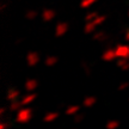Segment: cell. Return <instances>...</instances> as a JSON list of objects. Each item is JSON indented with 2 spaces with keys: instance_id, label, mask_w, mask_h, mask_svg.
<instances>
[{
  "instance_id": "22",
  "label": "cell",
  "mask_w": 129,
  "mask_h": 129,
  "mask_svg": "<svg viewBox=\"0 0 129 129\" xmlns=\"http://www.w3.org/2000/svg\"><path fill=\"white\" fill-rule=\"evenodd\" d=\"M105 20H106V16H104V14H99V16H98L94 20H92V22L96 24L97 26H98V25H102V24L104 23Z\"/></svg>"
},
{
  "instance_id": "9",
  "label": "cell",
  "mask_w": 129,
  "mask_h": 129,
  "mask_svg": "<svg viewBox=\"0 0 129 129\" xmlns=\"http://www.w3.org/2000/svg\"><path fill=\"white\" fill-rule=\"evenodd\" d=\"M94 41L99 42V43H104L105 41L109 40V35L106 34L105 31H94L93 32V37Z\"/></svg>"
},
{
  "instance_id": "11",
  "label": "cell",
  "mask_w": 129,
  "mask_h": 129,
  "mask_svg": "<svg viewBox=\"0 0 129 129\" xmlns=\"http://www.w3.org/2000/svg\"><path fill=\"white\" fill-rule=\"evenodd\" d=\"M59 116H60V114H59L57 111H50V112H48V114L44 115V117H43V122H46V123L54 122L55 120L59 118Z\"/></svg>"
},
{
  "instance_id": "17",
  "label": "cell",
  "mask_w": 129,
  "mask_h": 129,
  "mask_svg": "<svg viewBox=\"0 0 129 129\" xmlns=\"http://www.w3.org/2000/svg\"><path fill=\"white\" fill-rule=\"evenodd\" d=\"M96 28H97V25L93 23V22H85L84 32H85V34H87V35H90V34H93V32L96 31Z\"/></svg>"
},
{
  "instance_id": "26",
  "label": "cell",
  "mask_w": 129,
  "mask_h": 129,
  "mask_svg": "<svg viewBox=\"0 0 129 129\" xmlns=\"http://www.w3.org/2000/svg\"><path fill=\"white\" fill-rule=\"evenodd\" d=\"M11 122H5V120L1 121V123H0V129H6L7 127H11Z\"/></svg>"
},
{
  "instance_id": "2",
  "label": "cell",
  "mask_w": 129,
  "mask_h": 129,
  "mask_svg": "<svg viewBox=\"0 0 129 129\" xmlns=\"http://www.w3.org/2000/svg\"><path fill=\"white\" fill-rule=\"evenodd\" d=\"M115 50L117 59L123 57V59H128L129 60V44H117L115 47Z\"/></svg>"
},
{
  "instance_id": "12",
  "label": "cell",
  "mask_w": 129,
  "mask_h": 129,
  "mask_svg": "<svg viewBox=\"0 0 129 129\" xmlns=\"http://www.w3.org/2000/svg\"><path fill=\"white\" fill-rule=\"evenodd\" d=\"M36 98H37V93L29 92L26 96H24L23 98H22V103H23L24 106H26V105H29V104H31V103L35 101Z\"/></svg>"
},
{
  "instance_id": "25",
  "label": "cell",
  "mask_w": 129,
  "mask_h": 129,
  "mask_svg": "<svg viewBox=\"0 0 129 129\" xmlns=\"http://www.w3.org/2000/svg\"><path fill=\"white\" fill-rule=\"evenodd\" d=\"M129 87V81H123V83H121L120 85H118V91H124V90H127V88Z\"/></svg>"
},
{
  "instance_id": "23",
  "label": "cell",
  "mask_w": 129,
  "mask_h": 129,
  "mask_svg": "<svg viewBox=\"0 0 129 129\" xmlns=\"http://www.w3.org/2000/svg\"><path fill=\"white\" fill-rule=\"evenodd\" d=\"M81 67H83L84 73L87 74V75H91V72H92V69H91V67H90V64H88L87 62L83 61V62H81Z\"/></svg>"
},
{
  "instance_id": "19",
  "label": "cell",
  "mask_w": 129,
  "mask_h": 129,
  "mask_svg": "<svg viewBox=\"0 0 129 129\" xmlns=\"http://www.w3.org/2000/svg\"><path fill=\"white\" fill-rule=\"evenodd\" d=\"M37 16H38V12L35 11V10H29L26 11V13H25V18L28 19V20H34V19L37 18Z\"/></svg>"
},
{
  "instance_id": "20",
  "label": "cell",
  "mask_w": 129,
  "mask_h": 129,
  "mask_svg": "<svg viewBox=\"0 0 129 129\" xmlns=\"http://www.w3.org/2000/svg\"><path fill=\"white\" fill-rule=\"evenodd\" d=\"M98 0H81L80 3V7L81 9H88L90 6H92L94 3H97Z\"/></svg>"
},
{
  "instance_id": "10",
  "label": "cell",
  "mask_w": 129,
  "mask_h": 129,
  "mask_svg": "<svg viewBox=\"0 0 129 129\" xmlns=\"http://www.w3.org/2000/svg\"><path fill=\"white\" fill-rule=\"evenodd\" d=\"M116 66L123 72L129 71V60L128 59H123V57H118L116 60Z\"/></svg>"
},
{
  "instance_id": "14",
  "label": "cell",
  "mask_w": 129,
  "mask_h": 129,
  "mask_svg": "<svg viewBox=\"0 0 129 129\" xmlns=\"http://www.w3.org/2000/svg\"><path fill=\"white\" fill-rule=\"evenodd\" d=\"M79 111H80V106L79 105H69L64 110V114L67 116H75Z\"/></svg>"
},
{
  "instance_id": "3",
  "label": "cell",
  "mask_w": 129,
  "mask_h": 129,
  "mask_svg": "<svg viewBox=\"0 0 129 129\" xmlns=\"http://www.w3.org/2000/svg\"><path fill=\"white\" fill-rule=\"evenodd\" d=\"M40 60H41V57H40V54L37 51H29L26 54V63H28L29 67L37 66Z\"/></svg>"
},
{
  "instance_id": "30",
  "label": "cell",
  "mask_w": 129,
  "mask_h": 129,
  "mask_svg": "<svg viewBox=\"0 0 129 129\" xmlns=\"http://www.w3.org/2000/svg\"><path fill=\"white\" fill-rule=\"evenodd\" d=\"M20 42H22V40H17V41H16V44H20Z\"/></svg>"
},
{
  "instance_id": "5",
  "label": "cell",
  "mask_w": 129,
  "mask_h": 129,
  "mask_svg": "<svg viewBox=\"0 0 129 129\" xmlns=\"http://www.w3.org/2000/svg\"><path fill=\"white\" fill-rule=\"evenodd\" d=\"M69 29V24L67 22H59L55 26V36L56 37H62L64 36Z\"/></svg>"
},
{
  "instance_id": "29",
  "label": "cell",
  "mask_w": 129,
  "mask_h": 129,
  "mask_svg": "<svg viewBox=\"0 0 129 129\" xmlns=\"http://www.w3.org/2000/svg\"><path fill=\"white\" fill-rule=\"evenodd\" d=\"M6 3H3V4H1V7H0V9H1V11H3V10H5V7H6Z\"/></svg>"
},
{
  "instance_id": "7",
  "label": "cell",
  "mask_w": 129,
  "mask_h": 129,
  "mask_svg": "<svg viewBox=\"0 0 129 129\" xmlns=\"http://www.w3.org/2000/svg\"><path fill=\"white\" fill-rule=\"evenodd\" d=\"M38 87V80L36 79H28L25 84H24V88H25V91H28V92H34V91H36V88Z\"/></svg>"
},
{
  "instance_id": "27",
  "label": "cell",
  "mask_w": 129,
  "mask_h": 129,
  "mask_svg": "<svg viewBox=\"0 0 129 129\" xmlns=\"http://www.w3.org/2000/svg\"><path fill=\"white\" fill-rule=\"evenodd\" d=\"M123 32H124V40H125L127 42H129V28L125 29Z\"/></svg>"
},
{
  "instance_id": "18",
  "label": "cell",
  "mask_w": 129,
  "mask_h": 129,
  "mask_svg": "<svg viewBox=\"0 0 129 129\" xmlns=\"http://www.w3.org/2000/svg\"><path fill=\"white\" fill-rule=\"evenodd\" d=\"M118 127H120V122H118V121H116V120L108 121V122H106V124H105L106 129H117Z\"/></svg>"
},
{
  "instance_id": "6",
  "label": "cell",
  "mask_w": 129,
  "mask_h": 129,
  "mask_svg": "<svg viewBox=\"0 0 129 129\" xmlns=\"http://www.w3.org/2000/svg\"><path fill=\"white\" fill-rule=\"evenodd\" d=\"M41 16H42L43 22L48 23V22H51V20L56 17V11L55 10H51V9H44L42 11Z\"/></svg>"
},
{
  "instance_id": "1",
  "label": "cell",
  "mask_w": 129,
  "mask_h": 129,
  "mask_svg": "<svg viewBox=\"0 0 129 129\" xmlns=\"http://www.w3.org/2000/svg\"><path fill=\"white\" fill-rule=\"evenodd\" d=\"M32 117V109L31 108H22L20 110L17 111L16 115V122L20 123V124H26L30 122Z\"/></svg>"
},
{
  "instance_id": "13",
  "label": "cell",
  "mask_w": 129,
  "mask_h": 129,
  "mask_svg": "<svg viewBox=\"0 0 129 129\" xmlns=\"http://www.w3.org/2000/svg\"><path fill=\"white\" fill-rule=\"evenodd\" d=\"M97 103V98L94 96H88V97H85L83 101V105L85 106V108H92L93 105H96Z\"/></svg>"
},
{
  "instance_id": "24",
  "label": "cell",
  "mask_w": 129,
  "mask_h": 129,
  "mask_svg": "<svg viewBox=\"0 0 129 129\" xmlns=\"http://www.w3.org/2000/svg\"><path fill=\"white\" fill-rule=\"evenodd\" d=\"M85 120V115L84 114H77V115L74 116V123H81L83 121Z\"/></svg>"
},
{
  "instance_id": "28",
  "label": "cell",
  "mask_w": 129,
  "mask_h": 129,
  "mask_svg": "<svg viewBox=\"0 0 129 129\" xmlns=\"http://www.w3.org/2000/svg\"><path fill=\"white\" fill-rule=\"evenodd\" d=\"M5 112H6V108H4V106H3V108L0 109V115L4 116V115H5Z\"/></svg>"
},
{
  "instance_id": "15",
  "label": "cell",
  "mask_w": 129,
  "mask_h": 129,
  "mask_svg": "<svg viewBox=\"0 0 129 129\" xmlns=\"http://www.w3.org/2000/svg\"><path fill=\"white\" fill-rule=\"evenodd\" d=\"M57 62H59V57L54 55L48 56V57H46V60H44V64H46L47 67H54L55 64H57Z\"/></svg>"
},
{
  "instance_id": "8",
  "label": "cell",
  "mask_w": 129,
  "mask_h": 129,
  "mask_svg": "<svg viewBox=\"0 0 129 129\" xmlns=\"http://www.w3.org/2000/svg\"><path fill=\"white\" fill-rule=\"evenodd\" d=\"M20 96V91L17 90V88H9L7 90V93H6V101L9 102H13L17 101Z\"/></svg>"
},
{
  "instance_id": "4",
  "label": "cell",
  "mask_w": 129,
  "mask_h": 129,
  "mask_svg": "<svg viewBox=\"0 0 129 129\" xmlns=\"http://www.w3.org/2000/svg\"><path fill=\"white\" fill-rule=\"evenodd\" d=\"M102 60L105 62H112V61L117 60V55H116V50L112 48H106L102 54Z\"/></svg>"
},
{
  "instance_id": "16",
  "label": "cell",
  "mask_w": 129,
  "mask_h": 129,
  "mask_svg": "<svg viewBox=\"0 0 129 129\" xmlns=\"http://www.w3.org/2000/svg\"><path fill=\"white\" fill-rule=\"evenodd\" d=\"M23 103H22V101H13L10 103V111H12V112H17L18 110H20L22 108H23Z\"/></svg>"
},
{
  "instance_id": "32",
  "label": "cell",
  "mask_w": 129,
  "mask_h": 129,
  "mask_svg": "<svg viewBox=\"0 0 129 129\" xmlns=\"http://www.w3.org/2000/svg\"><path fill=\"white\" fill-rule=\"evenodd\" d=\"M128 101H129V98H128Z\"/></svg>"
},
{
  "instance_id": "31",
  "label": "cell",
  "mask_w": 129,
  "mask_h": 129,
  "mask_svg": "<svg viewBox=\"0 0 129 129\" xmlns=\"http://www.w3.org/2000/svg\"><path fill=\"white\" fill-rule=\"evenodd\" d=\"M128 17H129V10H128Z\"/></svg>"
},
{
  "instance_id": "21",
  "label": "cell",
  "mask_w": 129,
  "mask_h": 129,
  "mask_svg": "<svg viewBox=\"0 0 129 129\" xmlns=\"http://www.w3.org/2000/svg\"><path fill=\"white\" fill-rule=\"evenodd\" d=\"M98 16H99V13L96 12V11H93V12H88V13L85 16V22H92V20H94V19L98 17Z\"/></svg>"
}]
</instances>
